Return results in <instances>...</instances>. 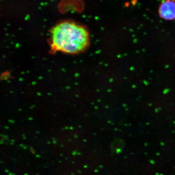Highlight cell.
I'll return each mask as SVG.
<instances>
[{"label":"cell","mask_w":175,"mask_h":175,"mask_svg":"<svg viewBox=\"0 0 175 175\" xmlns=\"http://www.w3.org/2000/svg\"><path fill=\"white\" fill-rule=\"evenodd\" d=\"M89 33L85 27L71 22L59 24L51 32V45L55 51L77 54L89 44Z\"/></svg>","instance_id":"obj_1"},{"label":"cell","mask_w":175,"mask_h":175,"mask_svg":"<svg viewBox=\"0 0 175 175\" xmlns=\"http://www.w3.org/2000/svg\"><path fill=\"white\" fill-rule=\"evenodd\" d=\"M159 15L165 20L175 19V3L171 0H168L162 3L159 9Z\"/></svg>","instance_id":"obj_2"}]
</instances>
